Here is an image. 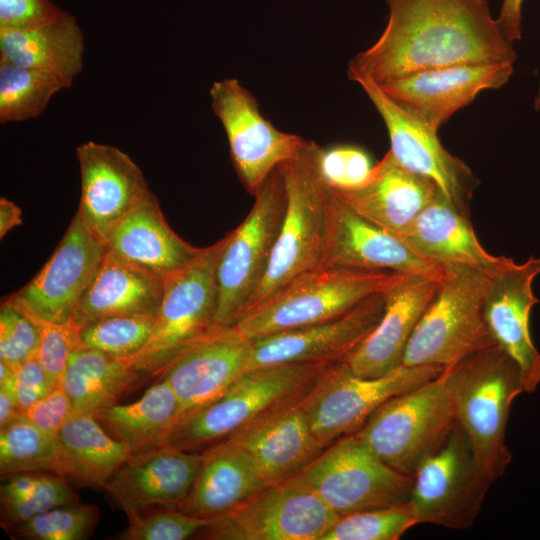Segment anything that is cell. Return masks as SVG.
Wrapping results in <instances>:
<instances>
[{
    "instance_id": "obj_1",
    "label": "cell",
    "mask_w": 540,
    "mask_h": 540,
    "mask_svg": "<svg viewBox=\"0 0 540 540\" xmlns=\"http://www.w3.org/2000/svg\"><path fill=\"white\" fill-rule=\"evenodd\" d=\"M379 38L351 59L347 71L378 84L440 67L514 63L516 52L488 0H386Z\"/></svg>"
},
{
    "instance_id": "obj_2",
    "label": "cell",
    "mask_w": 540,
    "mask_h": 540,
    "mask_svg": "<svg viewBox=\"0 0 540 540\" xmlns=\"http://www.w3.org/2000/svg\"><path fill=\"white\" fill-rule=\"evenodd\" d=\"M441 378L456 422L481 469L495 481L512 460L506 427L513 401L524 392L517 365L493 345L444 368Z\"/></svg>"
},
{
    "instance_id": "obj_3",
    "label": "cell",
    "mask_w": 540,
    "mask_h": 540,
    "mask_svg": "<svg viewBox=\"0 0 540 540\" xmlns=\"http://www.w3.org/2000/svg\"><path fill=\"white\" fill-rule=\"evenodd\" d=\"M320 150L308 140L294 158L282 164L287 190L285 215L265 277L245 314L295 278L324 266L333 192L319 171Z\"/></svg>"
},
{
    "instance_id": "obj_4",
    "label": "cell",
    "mask_w": 540,
    "mask_h": 540,
    "mask_svg": "<svg viewBox=\"0 0 540 540\" xmlns=\"http://www.w3.org/2000/svg\"><path fill=\"white\" fill-rule=\"evenodd\" d=\"M407 273L347 267H320L292 280L233 326L255 339L322 322L387 290Z\"/></svg>"
},
{
    "instance_id": "obj_5",
    "label": "cell",
    "mask_w": 540,
    "mask_h": 540,
    "mask_svg": "<svg viewBox=\"0 0 540 540\" xmlns=\"http://www.w3.org/2000/svg\"><path fill=\"white\" fill-rule=\"evenodd\" d=\"M227 234L164 280L162 300L145 346L127 358L141 378L162 375L191 346L216 332V267Z\"/></svg>"
},
{
    "instance_id": "obj_6",
    "label": "cell",
    "mask_w": 540,
    "mask_h": 540,
    "mask_svg": "<svg viewBox=\"0 0 540 540\" xmlns=\"http://www.w3.org/2000/svg\"><path fill=\"white\" fill-rule=\"evenodd\" d=\"M486 280V275L468 267H444L437 291L407 344L403 366L444 369L495 345L484 317Z\"/></svg>"
},
{
    "instance_id": "obj_7",
    "label": "cell",
    "mask_w": 540,
    "mask_h": 540,
    "mask_svg": "<svg viewBox=\"0 0 540 540\" xmlns=\"http://www.w3.org/2000/svg\"><path fill=\"white\" fill-rule=\"evenodd\" d=\"M254 197L247 217L227 233L217 263L216 331L233 327L241 319L267 272L287 204L282 165Z\"/></svg>"
},
{
    "instance_id": "obj_8",
    "label": "cell",
    "mask_w": 540,
    "mask_h": 540,
    "mask_svg": "<svg viewBox=\"0 0 540 540\" xmlns=\"http://www.w3.org/2000/svg\"><path fill=\"white\" fill-rule=\"evenodd\" d=\"M327 363H288L245 372L220 398L183 420L167 445L203 451L262 413L303 397Z\"/></svg>"
},
{
    "instance_id": "obj_9",
    "label": "cell",
    "mask_w": 540,
    "mask_h": 540,
    "mask_svg": "<svg viewBox=\"0 0 540 540\" xmlns=\"http://www.w3.org/2000/svg\"><path fill=\"white\" fill-rule=\"evenodd\" d=\"M455 421L440 374L385 401L355 434L386 465L414 476L444 443Z\"/></svg>"
},
{
    "instance_id": "obj_10",
    "label": "cell",
    "mask_w": 540,
    "mask_h": 540,
    "mask_svg": "<svg viewBox=\"0 0 540 540\" xmlns=\"http://www.w3.org/2000/svg\"><path fill=\"white\" fill-rule=\"evenodd\" d=\"M338 516L406 504L413 476L381 461L355 433L325 448L294 476Z\"/></svg>"
},
{
    "instance_id": "obj_11",
    "label": "cell",
    "mask_w": 540,
    "mask_h": 540,
    "mask_svg": "<svg viewBox=\"0 0 540 540\" xmlns=\"http://www.w3.org/2000/svg\"><path fill=\"white\" fill-rule=\"evenodd\" d=\"M439 366H400L380 377L355 374L344 361L328 365L301 403L315 437L326 447L359 430L388 399L437 376Z\"/></svg>"
},
{
    "instance_id": "obj_12",
    "label": "cell",
    "mask_w": 540,
    "mask_h": 540,
    "mask_svg": "<svg viewBox=\"0 0 540 540\" xmlns=\"http://www.w3.org/2000/svg\"><path fill=\"white\" fill-rule=\"evenodd\" d=\"M491 482L455 421L441 447L414 474L407 504L418 524L468 529L481 511Z\"/></svg>"
},
{
    "instance_id": "obj_13",
    "label": "cell",
    "mask_w": 540,
    "mask_h": 540,
    "mask_svg": "<svg viewBox=\"0 0 540 540\" xmlns=\"http://www.w3.org/2000/svg\"><path fill=\"white\" fill-rule=\"evenodd\" d=\"M295 477L270 484L196 535L214 540H321L339 519Z\"/></svg>"
},
{
    "instance_id": "obj_14",
    "label": "cell",
    "mask_w": 540,
    "mask_h": 540,
    "mask_svg": "<svg viewBox=\"0 0 540 540\" xmlns=\"http://www.w3.org/2000/svg\"><path fill=\"white\" fill-rule=\"evenodd\" d=\"M211 108L221 122L235 171L256 196L271 173L306 145L301 136L283 132L264 118L256 98L238 79L216 81L209 91Z\"/></svg>"
},
{
    "instance_id": "obj_15",
    "label": "cell",
    "mask_w": 540,
    "mask_h": 540,
    "mask_svg": "<svg viewBox=\"0 0 540 540\" xmlns=\"http://www.w3.org/2000/svg\"><path fill=\"white\" fill-rule=\"evenodd\" d=\"M347 75L363 89L384 121L393 158L433 181L452 203L469 213L478 180L468 165L442 145L437 131L394 102L378 83L356 72L347 71Z\"/></svg>"
},
{
    "instance_id": "obj_16",
    "label": "cell",
    "mask_w": 540,
    "mask_h": 540,
    "mask_svg": "<svg viewBox=\"0 0 540 540\" xmlns=\"http://www.w3.org/2000/svg\"><path fill=\"white\" fill-rule=\"evenodd\" d=\"M540 275V256L523 263L507 261L487 276L484 317L495 343L517 365L524 392L532 393L540 383V353L530 333V315L539 299L533 282Z\"/></svg>"
},
{
    "instance_id": "obj_17",
    "label": "cell",
    "mask_w": 540,
    "mask_h": 540,
    "mask_svg": "<svg viewBox=\"0 0 540 540\" xmlns=\"http://www.w3.org/2000/svg\"><path fill=\"white\" fill-rule=\"evenodd\" d=\"M385 291L334 318L252 339L248 370L288 363L332 364L345 360L380 321L385 308Z\"/></svg>"
},
{
    "instance_id": "obj_18",
    "label": "cell",
    "mask_w": 540,
    "mask_h": 540,
    "mask_svg": "<svg viewBox=\"0 0 540 540\" xmlns=\"http://www.w3.org/2000/svg\"><path fill=\"white\" fill-rule=\"evenodd\" d=\"M81 197L76 215L106 243L113 229L151 192L141 169L122 150L88 141L79 145Z\"/></svg>"
},
{
    "instance_id": "obj_19",
    "label": "cell",
    "mask_w": 540,
    "mask_h": 540,
    "mask_svg": "<svg viewBox=\"0 0 540 540\" xmlns=\"http://www.w3.org/2000/svg\"><path fill=\"white\" fill-rule=\"evenodd\" d=\"M513 70L509 62L452 65L412 73L379 86L399 106L438 132L479 93L505 85Z\"/></svg>"
},
{
    "instance_id": "obj_20",
    "label": "cell",
    "mask_w": 540,
    "mask_h": 540,
    "mask_svg": "<svg viewBox=\"0 0 540 540\" xmlns=\"http://www.w3.org/2000/svg\"><path fill=\"white\" fill-rule=\"evenodd\" d=\"M106 252L107 244L75 214L46 264L14 295L41 317L67 322Z\"/></svg>"
},
{
    "instance_id": "obj_21",
    "label": "cell",
    "mask_w": 540,
    "mask_h": 540,
    "mask_svg": "<svg viewBox=\"0 0 540 540\" xmlns=\"http://www.w3.org/2000/svg\"><path fill=\"white\" fill-rule=\"evenodd\" d=\"M251 348L252 340L230 327L206 336L165 369L161 378L179 401V424L220 398L248 371Z\"/></svg>"
},
{
    "instance_id": "obj_22",
    "label": "cell",
    "mask_w": 540,
    "mask_h": 540,
    "mask_svg": "<svg viewBox=\"0 0 540 540\" xmlns=\"http://www.w3.org/2000/svg\"><path fill=\"white\" fill-rule=\"evenodd\" d=\"M303 397L262 413L226 438L251 457L267 485L294 477L327 448L311 430Z\"/></svg>"
},
{
    "instance_id": "obj_23",
    "label": "cell",
    "mask_w": 540,
    "mask_h": 540,
    "mask_svg": "<svg viewBox=\"0 0 540 540\" xmlns=\"http://www.w3.org/2000/svg\"><path fill=\"white\" fill-rule=\"evenodd\" d=\"M324 266L385 270L438 280L444 275L443 267L418 254L397 236L360 216L334 192Z\"/></svg>"
},
{
    "instance_id": "obj_24",
    "label": "cell",
    "mask_w": 540,
    "mask_h": 540,
    "mask_svg": "<svg viewBox=\"0 0 540 540\" xmlns=\"http://www.w3.org/2000/svg\"><path fill=\"white\" fill-rule=\"evenodd\" d=\"M201 462V453L170 445L133 454L114 473L105 489L125 514L179 509Z\"/></svg>"
},
{
    "instance_id": "obj_25",
    "label": "cell",
    "mask_w": 540,
    "mask_h": 540,
    "mask_svg": "<svg viewBox=\"0 0 540 540\" xmlns=\"http://www.w3.org/2000/svg\"><path fill=\"white\" fill-rule=\"evenodd\" d=\"M438 284V279L404 274L385 291V308L380 321L343 360L355 374L380 377L402 366L407 344Z\"/></svg>"
},
{
    "instance_id": "obj_26",
    "label": "cell",
    "mask_w": 540,
    "mask_h": 540,
    "mask_svg": "<svg viewBox=\"0 0 540 540\" xmlns=\"http://www.w3.org/2000/svg\"><path fill=\"white\" fill-rule=\"evenodd\" d=\"M331 189L360 216L397 237L439 191L430 179L403 168L389 151L374 165L362 186L350 190Z\"/></svg>"
},
{
    "instance_id": "obj_27",
    "label": "cell",
    "mask_w": 540,
    "mask_h": 540,
    "mask_svg": "<svg viewBox=\"0 0 540 540\" xmlns=\"http://www.w3.org/2000/svg\"><path fill=\"white\" fill-rule=\"evenodd\" d=\"M398 238L443 268L463 266L489 276L508 259L494 256L483 248L469 213L457 207L440 190Z\"/></svg>"
},
{
    "instance_id": "obj_28",
    "label": "cell",
    "mask_w": 540,
    "mask_h": 540,
    "mask_svg": "<svg viewBox=\"0 0 540 540\" xmlns=\"http://www.w3.org/2000/svg\"><path fill=\"white\" fill-rule=\"evenodd\" d=\"M109 250L163 280L189 265L203 250L179 237L150 192L110 233Z\"/></svg>"
},
{
    "instance_id": "obj_29",
    "label": "cell",
    "mask_w": 540,
    "mask_h": 540,
    "mask_svg": "<svg viewBox=\"0 0 540 540\" xmlns=\"http://www.w3.org/2000/svg\"><path fill=\"white\" fill-rule=\"evenodd\" d=\"M267 486L251 457L229 439L201 452L194 482L179 510L214 518L240 505Z\"/></svg>"
},
{
    "instance_id": "obj_30",
    "label": "cell",
    "mask_w": 540,
    "mask_h": 540,
    "mask_svg": "<svg viewBox=\"0 0 540 540\" xmlns=\"http://www.w3.org/2000/svg\"><path fill=\"white\" fill-rule=\"evenodd\" d=\"M164 280L107 252L73 314L80 327L116 315H157Z\"/></svg>"
},
{
    "instance_id": "obj_31",
    "label": "cell",
    "mask_w": 540,
    "mask_h": 540,
    "mask_svg": "<svg viewBox=\"0 0 540 540\" xmlns=\"http://www.w3.org/2000/svg\"><path fill=\"white\" fill-rule=\"evenodd\" d=\"M91 414H75L56 434L53 472L75 485L105 488L131 456Z\"/></svg>"
},
{
    "instance_id": "obj_32",
    "label": "cell",
    "mask_w": 540,
    "mask_h": 540,
    "mask_svg": "<svg viewBox=\"0 0 540 540\" xmlns=\"http://www.w3.org/2000/svg\"><path fill=\"white\" fill-rule=\"evenodd\" d=\"M84 35L63 11L54 21L26 30H0V59L51 73L69 88L83 68Z\"/></svg>"
},
{
    "instance_id": "obj_33",
    "label": "cell",
    "mask_w": 540,
    "mask_h": 540,
    "mask_svg": "<svg viewBox=\"0 0 540 540\" xmlns=\"http://www.w3.org/2000/svg\"><path fill=\"white\" fill-rule=\"evenodd\" d=\"M180 414L172 387L160 378L138 400L116 403L93 416L133 455L165 445L180 422Z\"/></svg>"
},
{
    "instance_id": "obj_34",
    "label": "cell",
    "mask_w": 540,
    "mask_h": 540,
    "mask_svg": "<svg viewBox=\"0 0 540 540\" xmlns=\"http://www.w3.org/2000/svg\"><path fill=\"white\" fill-rule=\"evenodd\" d=\"M141 380L127 358L79 346L72 350L61 384L76 414L95 415Z\"/></svg>"
},
{
    "instance_id": "obj_35",
    "label": "cell",
    "mask_w": 540,
    "mask_h": 540,
    "mask_svg": "<svg viewBox=\"0 0 540 540\" xmlns=\"http://www.w3.org/2000/svg\"><path fill=\"white\" fill-rule=\"evenodd\" d=\"M66 88L57 76L0 59V122L38 117L58 91Z\"/></svg>"
},
{
    "instance_id": "obj_36",
    "label": "cell",
    "mask_w": 540,
    "mask_h": 540,
    "mask_svg": "<svg viewBox=\"0 0 540 540\" xmlns=\"http://www.w3.org/2000/svg\"><path fill=\"white\" fill-rule=\"evenodd\" d=\"M56 436H49L25 415L0 429V474L53 472Z\"/></svg>"
},
{
    "instance_id": "obj_37",
    "label": "cell",
    "mask_w": 540,
    "mask_h": 540,
    "mask_svg": "<svg viewBox=\"0 0 540 540\" xmlns=\"http://www.w3.org/2000/svg\"><path fill=\"white\" fill-rule=\"evenodd\" d=\"M155 316L116 315L99 318L79 327V339L84 347L130 358L149 340Z\"/></svg>"
},
{
    "instance_id": "obj_38",
    "label": "cell",
    "mask_w": 540,
    "mask_h": 540,
    "mask_svg": "<svg viewBox=\"0 0 540 540\" xmlns=\"http://www.w3.org/2000/svg\"><path fill=\"white\" fill-rule=\"evenodd\" d=\"M416 525L406 503L341 516L321 540H398Z\"/></svg>"
},
{
    "instance_id": "obj_39",
    "label": "cell",
    "mask_w": 540,
    "mask_h": 540,
    "mask_svg": "<svg viewBox=\"0 0 540 540\" xmlns=\"http://www.w3.org/2000/svg\"><path fill=\"white\" fill-rule=\"evenodd\" d=\"M99 519L96 505L78 502L53 508L10 529L22 539L84 540L92 535Z\"/></svg>"
},
{
    "instance_id": "obj_40",
    "label": "cell",
    "mask_w": 540,
    "mask_h": 540,
    "mask_svg": "<svg viewBox=\"0 0 540 540\" xmlns=\"http://www.w3.org/2000/svg\"><path fill=\"white\" fill-rule=\"evenodd\" d=\"M7 299L37 327L41 340L39 361L50 378L55 383H61L70 353L82 346L79 339V327L73 319L57 323L41 317L14 294Z\"/></svg>"
},
{
    "instance_id": "obj_41",
    "label": "cell",
    "mask_w": 540,
    "mask_h": 540,
    "mask_svg": "<svg viewBox=\"0 0 540 540\" xmlns=\"http://www.w3.org/2000/svg\"><path fill=\"white\" fill-rule=\"evenodd\" d=\"M128 527L117 535L122 540H184L196 535L210 519L179 509H159L127 514Z\"/></svg>"
},
{
    "instance_id": "obj_42",
    "label": "cell",
    "mask_w": 540,
    "mask_h": 540,
    "mask_svg": "<svg viewBox=\"0 0 540 540\" xmlns=\"http://www.w3.org/2000/svg\"><path fill=\"white\" fill-rule=\"evenodd\" d=\"M78 502L77 494L64 477L41 472L31 493L18 500L1 502L2 526L12 528L53 508Z\"/></svg>"
},
{
    "instance_id": "obj_43",
    "label": "cell",
    "mask_w": 540,
    "mask_h": 540,
    "mask_svg": "<svg viewBox=\"0 0 540 540\" xmlns=\"http://www.w3.org/2000/svg\"><path fill=\"white\" fill-rule=\"evenodd\" d=\"M370 155L361 147L338 145L321 147L318 166L326 184L337 190H350L362 186L374 168Z\"/></svg>"
},
{
    "instance_id": "obj_44",
    "label": "cell",
    "mask_w": 540,
    "mask_h": 540,
    "mask_svg": "<svg viewBox=\"0 0 540 540\" xmlns=\"http://www.w3.org/2000/svg\"><path fill=\"white\" fill-rule=\"evenodd\" d=\"M40 345L35 324L5 298L0 308V361L14 367L38 356Z\"/></svg>"
},
{
    "instance_id": "obj_45",
    "label": "cell",
    "mask_w": 540,
    "mask_h": 540,
    "mask_svg": "<svg viewBox=\"0 0 540 540\" xmlns=\"http://www.w3.org/2000/svg\"><path fill=\"white\" fill-rule=\"evenodd\" d=\"M63 11L51 0H0V30H26L56 20Z\"/></svg>"
},
{
    "instance_id": "obj_46",
    "label": "cell",
    "mask_w": 540,
    "mask_h": 540,
    "mask_svg": "<svg viewBox=\"0 0 540 540\" xmlns=\"http://www.w3.org/2000/svg\"><path fill=\"white\" fill-rule=\"evenodd\" d=\"M13 369V376L4 384L12 388L19 408L23 413L58 384L50 378L38 356L14 366Z\"/></svg>"
},
{
    "instance_id": "obj_47",
    "label": "cell",
    "mask_w": 540,
    "mask_h": 540,
    "mask_svg": "<svg viewBox=\"0 0 540 540\" xmlns=\"http://www.w3.org/2000/svg\"><path fill=\"white\" fill-rule=\"evenodd\" d=\"M75 414L73 404L61 383L24 413L30 422L49 436H56Z\"/></svg>"
},
{
    "instance_id": "obj_48",
    "label": "cell",
    "mask_w": 540,
    "mask_h": 540,
    "mask_svg": "<svg viewBox=\"0 0 540 540\" xmlns=\"http://www.w3.org/2000/svg\"><path fill=\"white\" fill-rule=\"evenodd\" d=\"M522 5L523 0H503L498 17L505 36L512 43L522 35Z\"/></svg>"
},
{
    "instance_id": "obj_49",
    "label": "cell",
    "mask_w": 540,
    "mask_h": 540,
    "mask_svg": "<svg viewBox=\"0 0 540 540\" xmlns=\"http://www.w3.org/2000/svg\"><path fill=\"white\" fill-rule=\"evenodd\" d=\"M23 415L12 388L7 384L0 385V429Z\"/></svg>"
},
{
    "instance_id": "obj_50",
    "label": "cell",
    "mask_w": 540,
    "mask_h": 540,
    "mask_svg": "<svg viewBox=\"0 0 540 540\" xmlns=\"http://www.w3.org/2000/svg\"><path fill=\"white\" fill-rule=\"evenodd\" d=\"M21 224V209L14 202L2 197L0 199V238Z\"/></svg>"
},
{
    "instance_id": "obj_51",
    "label": "cell",
    "mask_w": 540,
    "mask_h": 540,
    "mask_svg": "<svg viewBox=\"0 0 540 540\" xmlns=\"http://www.w3.org/2000/svg\"><path fill=\"white\" fill-rule=\"evenodd\" d=\"M534 105H535V108L537 110L540 109V86H539V89H538V93H537V95L535 97Z\"/></svg>"
}]
</instances>
